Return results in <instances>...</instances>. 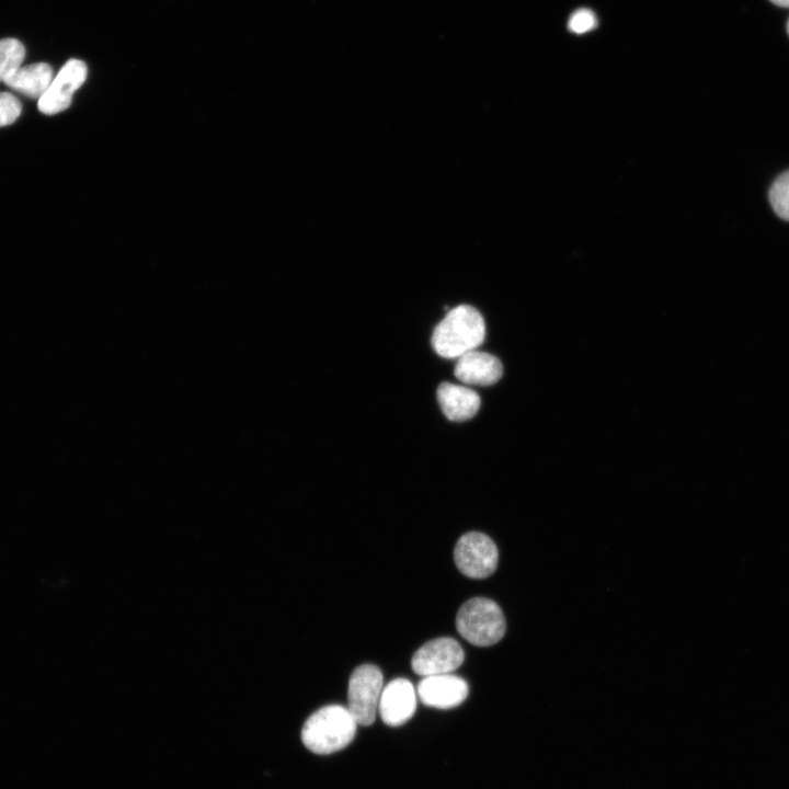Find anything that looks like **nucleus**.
<instances>
[{
	"instance_id": "nucleus-16",
	"label": "nucleus",
	"mask_w": 789,
	"mask_h": 789,
	"mask_svg": "<svg viewBox=\"0 0 789 789\" xmlns=\"http://www.w3.org/2000/svg\"><path fill=\"white\" fill-rule=\"evenodd\" d=\"M596 24V16L591 10L579 9L570 16L568 27L575 34H583L593 30Z\"/></svg>"
},
{
	"instance_id": "nucleus-5",
	"label": "nucleus",
	"mask_w": 789,
	"mask_h": 789,
	"mask_svg": "<svg viewBox=\"0 0 789 789\" xmlns=\"http://www.w3.org/2000/svg\"><path fill=\"white\" fill-rule=\"evenodd\" d=\"M454 560L459 571L470 579H485L498 567L499 551L494 541L485 534H464L454 549Z\"/></svg>"
},
{
	"instance_id": "nucleus-3",
	"label": "nucleus",
	"mask_w": 789,
	"mask_h": 789,
	"mask_svg": "<svg viewBox=\"0 0 789 789\" xmlns=\"http://www.w3.org/2000/svg\"><path fill=\"white\" fill-rule=\"evenodd\" d=\"M459 634L477 647L498 643L506 630L505 618L499 605L490 598L473 597L459 608L456 616Z\"/></svg>"
},
{
	"instance_id": "nucleus-8",
	"label": "nucleus",
	"mask_w": 789,
	"mask_h": 789,
	"mask_svg": "<svg viewBox=\"0 0 789 789\" xmlns=\"http://www.w3.org/2000/svg\"><path fill=\"white\" fill-rule=\"evenodd\" d=\"M418 694L425 706L450 709L467 698L468 684L450 673L424 676L418 685Z\"/></svg>"
},
{
	"instance_id": "nucleus-6",
	"label": "nucleus",
	"mask_w": 789,
	"mask_h": 789,
	"mask_svg": "<svg viewBox=\"0 0 789 789\" xmlns=\"http://www.w3.org/2000/svg\"><path fill=\"white\" fill-rule=\"evenodd\" d=\"M465 659L460 644L453 638L442 637L424 643L413 654L412 670L421 676L451 673Z\"/></svg>"
},
{
	"instance_id": "nucleus-13",
	"label": "nucleus",
	"mask_w": 789,
	"mask_h": 789,
	"mask_svg": "<svg viewBox=\"0 0 789 789\" xmlns=\"http://www.w3.org/2000/svg\"><path fill=\"white\" fill-rule=\"evenodd\" d=\"M25 58L23 44L12 37L0 39V81L8 80L20 67Z\"/></svg>"
},
{
	"instance_id": "nucleus-7",
	"label": "nucleus",
	"mask_w": 789,
	"mask_h": 789,
	"mask_svg": "<svg viewBox=\"0 0 789 789\" xmlns=\"http://www.w3.org/2000/svg\"><path fill=\"white\" fill-rule=\"evenodd\" d=\"M87 66L82 60L70 59L53 79L46 92L38 99V110L53 115L67 110L72 95L87 78Z\"/></svg>"
},
{
	"instance_id": "nucleus-4",
	"label": "nucleus",
	"mask_w": 789,
	"mask_h": 789,
	"mask_svg": "<svg viewBox=\"0 0 789 789\" xmlns=\"http://www.w3.org/2000/svg\"><path fill=\"white\" fill-rule=\"evenodd\" d=\"M384 677L381 671L373 664L357 666L348 682L347 709L357 724L367 727L374 723Z\"/></svg>"
},
{
	"instance_id": "nucleus-1",
	"label": "nucleus",
	"mask_w": 789,
	"mask_h": 789,
	"mask_svg": "<svg viewBox=\"0 0 789 789\" xmlns=\"http://www.w3.org/2000/svg\"><path fill=\"white\" fill-rule=\"evenodd\" d=\"M485 336V324L481 313L473 307L460 305L447 312L434 328L432 346L446 358H458L476 350Z\"/></svg>"
},
{
	"instance_id": "nucleus-9",
	"label": "nucleus",
	"mask_w": 789,
	"mask_h": 789,
	"mask_svg": "<svg viewBox=\"0 0 789 789\" xmlns=\"http://www.w3.org/2000/svg\"><path fill=\"white\" fill-rule=\"evenodd\" d=\"M416 696L414 687L405 678H396L381 691L378 712L381 720L390 727L405 723L414 713Z\"/></svg>"
},
{
	"instance_id": "nucleus-10",
	"label": "nucleus",
	"mask_w": 789,
	"mask_h": 789,
	"mask_svg": "<svg viewBox=\"0 0 789 789\" xmlns=\"http://www.w3.org/2000/svg\"><path fill=\"white\" fill-rule=\"evenodd\" d=\"M454 374L467 385L491 386L502 377L503 366L494 355L472 350L458 357Z\"/></svg>"
},
{
	"instance_id": "nucleus-15",
	"label": "nucleus",
	"mask_w": 789,
	"mask_h": 789,
	"mask_svg": "<svg viewBox=\"0 0 789 789\" xmlns=\"http://www.w3.org/2000/svg\"><path fill=\"white\" fill-rule=\"evenodd\" d=\"M22 112L20 100L9 92H0V127L15 122Z\"/></svg>"
},
{
	"instance_id": "nucleus-17",
	"label": "nucleus",
	"mask_w": 789,
	"mask_h": 789,
	"mask_svg": "<svg viewBox=\"0 0 789 789\" xmlns=\"http://www.w3.org/2000/svg\"><path fill=\"white\" fill-rule=\"evenodd\" d=\"M769 1L778 7L789 8V0H769Z\"/></svg>"
},
{
	"instance_id": "nucleus-12",
	"label": "nucleus",
	"mask_w": 789,
	"mask_h": 789,
	"mask_svg": "<svg viewBox=\"0 0 789 789\" xmlns=\"http://www.w3.org/2000/svg\"><path fill=\"white\" fill-rule=\"evenodd\" d=\"M53 81V69L46 62L20 67L4 83L33 99H39Z\"/></svg>"
},
{
	"instance_id": "nucleus-14",
	"label": "nucleus",
	"mask_w": 789,
	"mask_h": 789,
	"mask_svg": "<svg viewBox=\"0 0 789 789\" xmlns=\"http://www.w3.org/2000/svg\"><path fill=\"white\" fill-rule=\"evenodd\" d=\"M769 202L780 218L789 220V171L779 175L773 183Z\"/></svg>"
},
{
	"instance_id": "nucleus-18",
	"label": "nucleus",
	"mask_w": 789,
	"mask_h": 789,
	"mask_svg": "<svg viewBox=\"0 0 789 789\" xmlns=\"http://www.w3.org/2000/svg\"><path fill=\"white\" fill-rule=\"evenodd\" d=\"M787 31H788V34H789V20H788V23H787Z\"/></svg>"
},
{
	"instance_id": "nucleus-11",
	"label": "nucleus",
	"mask_w": 789,
	"mask_h": 789,
	"mask_svg": "<svg viewBox=\"0 0 789 789\" xmlns=\"http://www.w3.org/2000/svg\"><path fill=\"white\" fill-rule=\"evenodd\" d=\"M437 401L447 419L461 422L474 416L480 408L479 395L472 389L442 382L437 388Z\"/></svg>"
},
{
	"instance_id": "nucleus-2",
	"label": "nucleus",
	"mask_w": 789,
	"mask_h": 789,
	"mask_svg": "<svg viewBox=\"0 0 789 789\" xmlns=\"http://www.w3.org/2000/svg\"><path fill=\"white\" fill-rule=\"evenodd\" d=\"M357 725L347 708L340 705L325 706L306 720L301 741L316 754H331L353 741Z\"/></svg>"
}]
</instances>
